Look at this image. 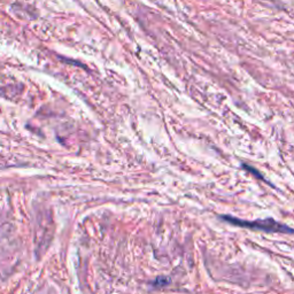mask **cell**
<instances>
[{
  "mask_svg": "<svg viewBox=\"0 0 294 294\" xmlns=\"http://www.w3.org/2000/svg\"><path fill=\"white\" fill-rule=\"evenodd\" d=\"M224 222H227L233 225L242 226V227H249L253 230H260V231L265 232H278V233H290L292 235L293 230L292 227L282 224L274 219H267V220H255V221H245L237 219V217L230 216V215H222L220 216Z\"/></svg>",
  "mask_w": 294,
  "mask_h": 294,
  "instance_id": "1",
  "label": "cell"
}]
</instances>
